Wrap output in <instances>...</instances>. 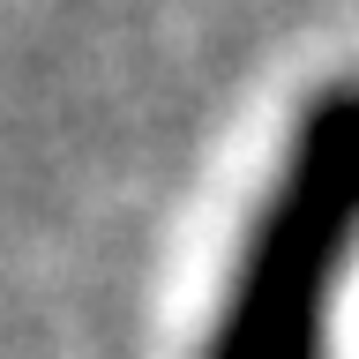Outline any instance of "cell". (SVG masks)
Instances as JSON below:
<instances>
[{
    "label": "cell",
    "mask_w": 359,
    "mask_h": 359,
    "mask_svg": "<svg viewBox=\"0 0 359 359\" xmlns=\"http://www.w3.org/2000/svg\"><path fill=\"white\" fill-rule=\"evenodd\" d=\"M359 247V83H330L299 112L262 217L247 232L210 359H322L330 292Z\"/></svg>",
    "instance_id": "cell-1"
}]
</instances>
